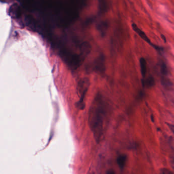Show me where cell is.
I'll return each mask as SVG.
<instances>
[{
    "label": "cell",
    "instance_id": "6da1fadb",
    "mask_svg": "<svg viewBox=\"0 0 174 174\" xmlns=\"http://www.w3.org/2000/svg\"><path fill=\"white\" fill-rule=\"evenodd\" d=\"M106 114L105 102L101 95H96L90 106L89 113V124L96 141L98 143L103 135V122Z\"/></svg>",
    "mask_w": 174,
    "mask_h": 174
},
{
    "label": "cell",
    "instance_id": "7a4b0ae2",
    "mask_svg": "<svg viewBox=\"0 0 174 174\" xmlns=\"http://www.w3.org/2000/svg\"><path fill=\"white\" fill-rule=\"evenodd\" d=\"M90 85V82L87 78L81 79L79 82L77 84V90L79 96V100L77 103V107L80 110L84 109L85 104H84V97L86 96L87 92Z\"/></svg>",
    "mask_w": 174,
    "mask_h": 174
},
{
    "label": "cell",
    "instance_id": "3957f363",
    "mask_svg": "<svg viewBox=\"0 0 174 174\" xmlns=\"http://www.w3.org/2000/svg\"><path fill=\"white\" fill-rule=\"evenodd\" d=\"M132 27H133V30L135 31V32L137 34H138L139 36H140L142 39L144 40L147 43L149 44L150 45H151L152 47H153L155 49H156V50L160 51V50H163V49H162V47H159V46H157V45H155V44H152V42H151V40H150V39L148 37V36L146 35V34L145 33V32H143L142 30H141V29L136 25V24H135V23H133V24H132Z\"/></svg>",
    "mask_w": 174,
    "mask_h": 174
},
{
    "label": "cell",
    "instance_id": "277c9868",
    "mask_svg": "<svg viewBox=\"0 0 174 174\" xmlns=\"http://www.w3.org/2000/svg\"><path fill=\"white\" fill-rule=\"evenodd\" d=\"M80 56L82 57L83 59L84 60L85 58L88 56V54H89L91 50V45L90 44L84 42L82 43L80 46Z\"/></svg>",
    "mask_w": 174,
    "mask_h": 174
},
{
    "label": "cell",
    "instance_id": "5b68a950",
    "mask_svg": "<svg viewBox=\"0 0 174 174\" xmlns=\"http://www.w3.org/2000/svg\"><path fill=\"white\" fill-rule=\"evenodd\" d=\"M104 58L100 56L95 60L94 69L96 71L100 73H102L104 71Z\"/></svg>",
    "mask_w": 174,
    "mask_h": 174
},
{
    "label": "cell",
    "instance_id": "8992f818",
    "mask_svg": "<svg viewBox=\"0 0 174 174\" xmlns=\"http://www.w3.org/2000/svg\"><path fill=\"white\" fill-rule=\"evenodd\" d=\"M142 85L144 87L150 88L154 86L155 80L154 77L150 76L146 79H143L142 81Z\"/></svg>",
    "mask_w": 174,
    "mask_h": 174
},
{
    "label": "cell",
    "instance_id": "52a82bcc",
    "mask_svg": "<svg viewBox=\"0 0 174 174\" xmlns=\"http://www.w3.org/2000/svg\"><path fill=\"white\" fill-rule=\"evenodd\" d=\"M140 63L141 72L142 74V76L145 77L146 74L147 72V63L146 60L144 58H141L140 60Z\"/></svg>",
    "mask_w": 174,
    "mask_h": 174
},
{
    "label": "cell",
    "instance_id": "ba28073f",
    "mask_svg": "<svg viewBox=\"0 0 174 174\" xmlns=\"http://www.w3.org/2000/svg\"><path fill=\"white\" fill-rule=\"evenodd\" d=\"M127 160V156L126 155H121L117 158V162L118 165L121 169H123L125 165Z\"/></svg>",
    "mask_w": 174,
    "mask_h": 174
},
{
    "label": "cell",
    "instance_id": "9c48e42d",
    "mask_svg": "<svg viewBox=\"0 0 174 174\" xmlns=\"http://www.w3.org/2000/svg\"><path fill=\"white\" fill-rule=\"evenodd\" d=\"M162 84L163 86L167 88H170L173 86L171 81L167 77H163L162 78Z\"/></svg>",
    "mask_w": 174,
    "mask_h": 174
},
{
    "label": "cell",
    "instance_id": "30bf717a",
    "mask_svg": "<svg viewBox=\"0 0 174 174\" xmlns=\"http://www.w3.org/2000/svg\"><path fill=\"white\" fill-rule=\"evenodd\" d=\"M160 72L163 76H167L168 74V69L167 65L164 62H162L160 65Z\"/></svg>",
    "mask_w": 174,
    "mask_h": 174
},
{
    "label": "cell",
    "instance_id": "8fae6325",
    "mask_svg": "<svg viewBox=\"0 0 174 174\" xmlns=\"http://www.w3.org/2000/svg\"><path fill=\"white\" fill-rule=\"evenodd\" d=\"M160 174H174L170 170L165 168L162 169L160 170Z\"/></svg>",
    "mask_w": 174,
    "mask_h": 174
},
{
    "label": "cell",
    "instance_id": "7c38bea8",
    "mask_svg": "<svg viewBox=\"0 0 174 174\" xmlns=\"http://www.w3.org/2000/svg\"><path fill=\"white\" fill-rule=\"evenodd\" d=\"M167 125L169 126V127L170 128V130L174 133V125L171 124H167Z\"/></svg>",
    "mask_w": 174,
    "mask_h": 174
},
{
    "label": "cell",
    "instance_id": "4fadbf2b",
    "mask_svg": "<svg viewBox=\"0 0 174 174\" xmlns=\"http://www.w3.org/2000/svg\"><path fill=\"white\" fill-rule=\"evenodd\" d=\"M107 174H115V173L113 170H110L108 171Z\"/></svg>",
    "mask_w": 174,
    "mask_h": 174
},
{
    "label": "cell",
    "instance_id": "5bb4252c",
    "mask_svg": "<svg viewBox=\"0 0 174 174\" xmlns=\"http://www.w3.org/2000/svg\"><path fill=\"white\" fill-rule=\"evenodd\" d=\"M162 39L164 40L165 42H166V38H165V36H164L163 35H162Z\"/></svg>",
    "mask_w": 174,
    "mask_h": 174
},
{
    "label": "cell",
    "instance_id": "9a60e30c",
    "mask_svg": "<svg viewBox=\"0 0 174 174\" xmlns=\"http://www.w3.org/2000/svg\"><path fill=\"white\" fill-rule=\"evenodd\" d=\"M151 121H152L153 122H154V116L153 115H152L151 116Z\"/></svg>",
    "mask_w": 174,
    "mask_h": 174
}]
</instances>
